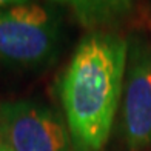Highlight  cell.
Here are the masks:
<instances>
[{
	"label": "cell",
	"instance_id": "cell-1",
	"mask_svg": "<svg viewBox=\"0 0 151 151\" xmlns=\"http://www.w3.org/2000/svg\"><path fill=\"white\" fill-rule=\"evenodd\" d=\"M129 45L114 32L82 39L59 82L74 151H105L123 93Z\"/></svg>",
	"mask_w": 151,
	"mask_h": 151
},
{
	"label": "cell",
	"instance_id": "cell-2",
	"mask_svg": "<svg viewBox=\"0 0 151 151\" xmlns=\"http://www.w3.org/2000/svg\"><path fill=\"white\" fill-rule=\"evenodd\" d=\"M60 26L56 14L37 3L0 9V63L36 68L56 54Z\"/></svg>",
	"mask_w": 151,
	"mask_h": 151
},
{
	"label": "cell",
	"instance_id": "cell-3",
	"mask_svg": "<svg viewBox=\"0 0 151 151\" xmlns=\"http://www.w3.org/2000/svg\"><path fill=\"white\" fill-rule=\"evenodd\" d=\"M0 114L11 151H74L66 123L32 100L2 102Z\"/></svg>",
	"mask_w": 151,
	"mask_h": 151
},
{
	"label": "cell",
	"instance_id": "cell-4",
	"mask_svg": "<svg viewBox=\"0 0 151 151\" xmlns=\"http://www.w3.org/2000/svg\"><path fill=\"white\" fill-rule=\"evenodd\" d=\"M122 133L129 151L151 145V45L128 50L122 100Z\"/></svg>",
	"mask_w": 151,
	"mask_h": 151
},
{
	"label": "cell",
	"instance_id": "cell-5",
	"mask_svg": "<svg viewBox=\"0 0 151 151\" xmlns=\"http://www.w3.org/2000/svg\"><path fill=\"white\" fill-rule=\"evenodd\" d=\"M68 6L77 20L90 28L108 26L122 20L133 6V0H54Z\"/></svg>",
	"mask_w": 151,
	"mask_h": 151
},
{
	"label": "cell",
	"instance_id": "cell-6",
	"mask_svg": "<svg viewBox=\"0 0 151 151\" xmlns=\"http://www.w3.org/2000/svg\"><path fill=\"white\" fill-rule=\"evenodd\" d=\"M0 151H11L8 139H6V133H5V125H3L2 114H0Z\"/></svg>",
	"mask_w": 151,
	"mask_h": 151
},
{
	"label": "cell",
	"instance_id": "cell-7",
	"mask_svg": "<svg viewBox=\"0 0 151 151\" xmlns=\"http://www.w3.org/2000/svg\"><path fill=\"white\" fill-rule=\"evenodd\" d=\"M29 0H0V9L2 8H8V6H14V5H22V3H28Z\"/></svg>",
	"mask_w": 151,
	"mask_h": 151
}]
</instances>
